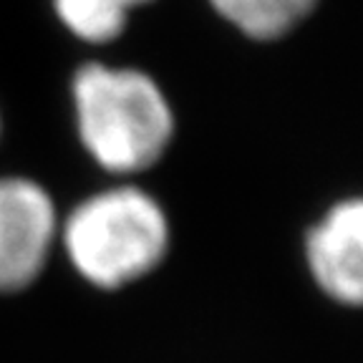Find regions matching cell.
Wrapping results in <instances>:
<instances>
[{"label":"cell","mask_w":363,"mask_h":363,"mask_svg":"<svg viewBox=\"0 0 363 363\" xmlns=\"http://www.w3.org/2000/svg\"><path fill=\"white\" fill-rule=\"evenodd\" d=\"M71 96L81 144L104 169L142 172L169 147V101L142 71L89 63L74 76Z\"/></svg>","instance_id":"cell-1"},{"label":"cell","mask_w":363,"mask_h":363,"mask_svg":"<svg viewBox=\"0 0 363 363\" xmlns=\"http://www.w3.org/2000/svg\"><path fill=\"white\" fill-rule=\"evenodd\" d=\"M121 3H124V6L131 11V8H136V6H144V3H149V0H121Z\"/></svg>","instance_id":"cell-7"},{"label":"cell","mask_w":363,"mask_h":363,"mask_svg":"<svg viewBox=\"0 0 363 363\" xmlns=\"http://www.w3.org/2000/svg\"><path fill=\"white\" fill-rule=\"evenodd\" d=\"M210 3L230 26L255 40L280 38L318 6V0H210Z\"/></svg>","instance_id":"cell-5"},{"label":"cell","mask_w":363,"mask_h":363,"mask_svg":"<svg viewBox=\"0 0 363 363\" xmlns=\"http://www.w3.org/2000/svg\"><path fill=\"white\" fill-rule=\"evenodd\" d=\"M58 18L76 38L108 43L121 35L129 8L121 0H53Z\"/></svg>","instance_id":"cell-6"},{"label":"cell","mask_w":363,"mask_h":363,"mask_svg":"<svg viewBox=\"0 0 363 363\" xmlns=\"http://www.w3.org/2000/svg\"><path fill=\"white\" fill-rule=\"evenodd\" d=\"M167 217L157 199L116 187L81 202L63 225V245L76 270L101 288L142 278L164 257Z\"/></svg>","instance_id":"cell-2"},{"label":"cell","mask_w":363,"mask_h":363,"mask_svg":"<svg viewBox=\"0 0 363 363\" xmlns=\"http://www.w3.org/2000/svg\"><path fill=\"white\" fill-rule=\"evenodd\" d=\"M315 283L338 303L363 306V199H346L308 235Z\"/></svg>","instance_id":"cell-4"},{"label":"cell","mask_w":363,"mask_h":363,"mask_svg":"<svg viewBox=\"0 0 363 363\" xmlns=\"http://www.w3.org/2000/svg\"><path fill=\"white\" fill-rule=\"evenodd\" d=\"M56 238V210L40 184L0 179V290H21L45 265Z\"/></svg>","instance_id":"cell-3"}]
</instances>
